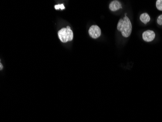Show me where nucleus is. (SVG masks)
Listing matches in <instances>:
<instances>
[{
  "label": "nucleus",
  "instance_id": "obj_4",
  "mask_svg": "<svg viewBox=\"0 0 162 122\" xmlns=\"http://www.w3.org/2000/svg\"><path fill=\"white\" fill-rule=\"evenodd\" d=\"M155 37V33L151 30H147L142 34V38L145 42H150L153 41Z\"/></svg>",
  "mask_w": 162,
  "mask_h": 122
},
{
  "label": "nucleus",
  "instance_id": "obj_7",
  "mask_svg": "<svg viewBox=\"0 0 162 122\" xmlns=\"http://www.w3.org/2000/svg\"><path fill=\"white\" fill-rule=\"evenodd\" d=\"M156 6L157 9L160 11H162V0H157Z\"/></svg>",
  "mask_w": 162,
  "mask_h": 122
},
{
  "label": "nucleus",
  "instance_id": "obj_5",
  "mask_svg": "<svg viewBox=\"0 0 162 122\" xmlns=\"http://www.w3.org/2000/svg\"><path fill=\"white\" fill-rule=\"evenodd\" d=\"M122 8V5H121V3H120V2L117 1V0L112 2L109 5V9L111 10V11H113V12L117 11Z\"/></svg>",
  "mask_w": 162,
  "mask_h": 122
},
{
  "label": "nucleus",
  "instance_id": "obj_9",
  "mask_svg": "<svg viewBox=\"0 0 162 122\" xmlns=\"http://www.w3.org/2000/svg\"><path fill=\"white\" fill-rule=\"evenodd\" d=\"M157 23L160 26H162V14L159 16L157 20Z\"/></svg>",
  "mask_w": 162,
  "mask_h": 122
},
{
  "label": "nucleus",
  "instance_id": "obj_1",
  "mask_svg": "<svg viewBox=\"0 0 162 122\" xmlns=\"http://www.w3.org/2000/svg\"><path fill=\"white\" fill-rule=\"evenodd\" d=\"M117 29L121 33L122 36L125 38L129 37L132 31V23L129 18L125 16L123 19H121L117 23Z\"/></svg>",
  "mask_w": 162,
  "mask_h": 122
},
{
  "label": "nucleus",
  "instance_id": "obj_2",
  "mask_svg": "<svg viewBox=\"0 0 162 122\" xmlns=\"http://www.w3.org/2000/svg\"><path fill=\"white\" fill-rule=\"evenodd\" d=\"M58 35L62 43L72 41L73 39V31L71 29L63 28L58 32Z\"/></svg>",
  "mask_w": 162,
  "mask_h": 122
},
{
  "label": "nucleus",
  "instance_id": "obj_3",
  "mask_svg": "<svg viewBox=\"0 0 162 122\" xmlns=\"http://www.w3.org/2000/svg\"><path fill=\"white\" fill-rule=\"evenodd\" d=\"M89 35L93 39H97L101 35V30L96 25H93L88 30Z\"/></svg>",
  "mask_w": 162,
  "mask_h": 122
},
{
  "label": "nucleus",
  "instance_id": "obj_8",
  "mask_svg": "<svg viewBox=\"0 0 162 122\" xmlns=\"http://www.w3.org/2000/svg\"><path fill=\"white\" fill-rule=\"evenodd\" d=\"M55 9L58 10L59 9H61L62 10L64 9H65V6L63 4H61V5H55Z\"/></svg>",
  "mask_w": 162,
  "mask_h": 122
},
{
  "label": "nucleus",
  "instance_id": "obj_6",
  "mask_svg": "<svg viewBox=\"0 0 162 122\" xmlns=\"http://www.w3.org/2000/svg\"><path fill=\"white\" fill-rule=\"evenodd\" d=\"M140 20L143 23L147 24L149 23L150 20V18L148 14L147 13H144L141 14L140 16Z\"/></svg>",
  "mask_w": 162,
  "mask_h": 122
},
{
  "label": "nucleus",
  "instance_id": "obj_11",
  "mask_svg": "<svg viewBox=\"0 0 162 122\" xmlns=\"http://www.w3.org/2000/svg\"><path fill=\"white\" fill-rule=\"evenodd\" d=\"M67 28L68 29H71V27H70V26H68L67 27Z\"/></svg>",
  "mask_w": 162,
  "mask_h": 122
},
{
  "label": "nucleus",
  "instance_id": "obj_10",
  "mask_svg": "<svg viewBox=\"0 0 162 122\" xmlns=\"http://www.w3.org/2000/svg\"><path fill=\"white\" fill-rule=\"evenodd\" d=\"M3 65H2V64L1 63H0V70H2V69H3Z\"/></svg>",
  "mask_w": 162,
  "mask_h": 122
}]
</instances>
